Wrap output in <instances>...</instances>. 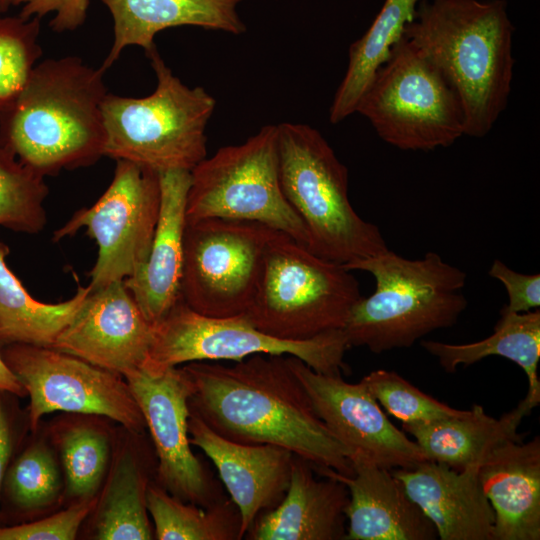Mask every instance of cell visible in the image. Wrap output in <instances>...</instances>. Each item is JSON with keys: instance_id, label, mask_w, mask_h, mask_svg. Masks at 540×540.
<instances>
[{"instance_id": "obj_1", "label": "cell", "mask_w": 540, "mask_h": 540, "mask_svg": "<svg viewBox=\"0 0 540 540\" xmlns=\"http://www.w3.org/2000/svg\"><path fill=\"white\" fill-rule=\"evenodd\" d=\"M189 410L220 436L290 450L315 467L354 474L350 452L317 416L288 355L255 354L232 366L190 362Z\"/></svg>"}, {"instance_id": "obj_2", "label": "cell", "mask_w": 540, "mask_h": 540, "mask_svg": "<svg viewBox=\"0 0 540 540\" xmlns=\"http://www.w3.org/2000/svg\"><path fill=\"white\" fill-rule=\"evenodd\" d=\"M513 33L505 0H421L405 26L404 37L457 95L465 135L488 134L507 106Z\"/></svg>"}, {"instance_id": "obj_3", "label": "cell", "mask_w": 540, "mask_h": 540, "mask_svg": "<svg viewBox=\"0 0 540 540\" xmlns=\"http://www.w3.org/2000/svg\"><path fill=\"white\" fill-rule=\"evenodd\" d=\"M104 72L77 56L38 62L0 118V144L43 177L95 164L104 156Z\"/></svg>"}, {"instance_id": "obj_4", "label": "cell", "mask_w": 540, "mask_h": 540, "mask_svg": "<svg viewBox=\"0 0 540 540\" xmlns=\"http://www.w3.org/2000/svg\"><path fill=\"white\" fill-rule=\"evenodd\" d=\"M343 266L375 280L374 292L356 302L342 328L349 347L375 354L411 347L430 332L453 326L467 307L466 273L436 252L407 259L387 250Z\"/></svg>"}, {"instance_id": "obj_5", "label": "cell", "mask_w": 540, "mask_h": 540, "mask_svg": "<svg viewBox=\"0 0 540 540\" xmlns=\"http://www.w3.org/2000/svg\"><path fill=\"white\" fill-rule=\"evenodd\" d=\"M283 194L305 224L308 249L340 264L389 250L379 228L362 219L348 196V171L315 128L277 124Z\"/></svg>"}, {"instance_id": "obj_6", "label": "cell", "mask_w": 540, "mask_h": 540, "mask_svg": "<svg viewBox=\"0 0 540 540\" xmlns=\"http://www.w3.org/2000/svg\"><path fill=\"white\" fill-rule=\"evenodd\" d=\"M145 53L155 72L156 88L141 98L106 95L104 156L159 173L191 171L207 155L206 128L216 100L200 86L185 85L156 46Z\"/></svg>"}, {"instance_id": "obj_7", "label": "cell", "mask_w": 540, "mask_h": 540, "mask_svg": "<svg viewBox=\"0 0 540 540\" xmlns=\"http://www.w3.org/2000/svg\"><path fill=\"white\" fill-rule=\"evenodd\" d=\"M361 297L358 281L343 264L281 233L267 247L255 294L243 315L270 336L305 340L342 329Z\"/></svg>"}, {"instance_id": "obj_8", "label": "cell", "mask_w": 540, "mask_h": 540, "mask_svg": "<svg viewBox=\"0 0 540 540\" xmlns=\"http://www.w3.org/2000/svg\"><path fill=\"white\" fill-rule=\"evenodd\" d=\"M378 136L401 150L448 147L464 134L463 112L442 74L403 36L356 106Z\"/></svg>"}, {"instance_id": "obj_9", "label": "cell", "mask_w": 540, "mask_h": 540, "mask_svg": "<svg viewBox=\"0 0 540 540\" xmlns=\"http://www.w3.org/2000/svg\"><path fill=\"white\" fill-rule=\"evenodd\" d=\"M186 220L254 221L308 248L307 228L285 198L279 177L277 125H265L239 145L225 146L191 171Z\"/></svg>"}, {"instance_id": "obj_10", "label": "cell", "mask_w": 540, "mask_h": 540, "mask_svg": "<svg viewBox=\"0 0 540 540\" xmlns=\"http://www.w3.org/2000/svg\"><path fill=\"white\" fill-rule=\"evenodd\" d=\"M342 329L305 340L270 336L242 314L211 317L188 307L181 299L153 325V337L144 369L159 373L184 363L205 360L240 361L255 354L291 355L314 371L341 374L349 349Z\"/></svg>"}, {"instance_id": "obj_11", "label": "cell", "mask_w": 540, "mask_h": 540, "mask_svg": "<svg viewBox=\"0 0 540 540\" xmlns=\"http://www.w3.org/2000/svg\"><path fill=\"white\" fill-rule=\"evenodd\" d=\"M281 231L254 221L187 222L181 298L211 317L242 315L255 294L267 247Z\"/></svg>"}, {"instance_id": "obj_12", "label": "cell", "mask_w": 540, "mask_h": 540, "mask_svg": "<svg viewBox=\"0 0 540 540\" xmlns=\"http://www.w3.org/2000/svg\"><path fill=\"white\" fill-rule=\"evenodd\" d=\"M159 172L116 160L113 179L91 206L76 211L53 233L58 242L82 227L98 246L89 272L91 290L135 275L146 263L160 210Z\"/></svg>"}, {"instance_id": "obj_13", "label": "cell", "mask_w": 540, "mask_h": 540, "mask_svg": "<svg viewBox=\"0 0 540 540\" xmlns=\"http://www.w3.org/2000/svg\"><path fill=\"white\" fill-rule=\"evenodd\" d=\"M1 353L29 395L32 428L54 411L105 416L136 434L146 427L121 375L51 347L9 344Z\"/></svg>"}, {"instance_id": "obj_14", "label": "cell", "mask_w": 540, "mask_h": 540, "mask_svg": "<svg viewBox=\"0 0 540 540\" xmlns=\"http://www.w3.org/2000/svg\"><path fill=\"white\" fill-rule=\"evenodd\" d=\"M124 379L150 431L159 486L183 502L204 508L226 499L220 483L191 450L188 418L192 384L183 367L159 373L141 368Z\"/></svg>"}, {"instance_id": "obj_15", "label": "cell", "mask_w": 540, "mask_h": 540, "mask_svg": "<svg viewBox=\"0 0 540 540\" xmlns=\"http://www.w3.org/2000/svg\"><path fill=\"white\" fill-rule=\"evenodd\" d=\"M288 359L317 416L350 452L351 463L363 460L395 469L428 460L418 444L390 422L362 381L349 383L341 374L319 373L295 356Z\"/></svg>"}, {"instance_id": "obj_16", "label": "cell", "mask_w": 540, "mask_h": 540, "mask_svg": "<svg viewBox=\"0 0 540 540\" xmlns=\"http://www.w3.org/2000/svg\"><path fill=\"white\" fill-rule=\"evenodd\" d=\"M152 337L153 325L116 281L90 290L51 348L124 378L145 366Z\"/></svg>"}, {"instance_id": "obj_17", "label": "cell", "mask_w": 540, "mask_h": 540, "mask_svg": "<svg viewBox=\"0 0 540 540\" xmlns=\"http://www.w3.org/2000/svg\"><path fill=\"white\" fill-rule=\"evenodd\" d=\"M188 433L191 445L200 448L213 462L237 506L244 538L255 519L276 507L284 497L294 454L271 444H243L226 439L191 411Z\"/></svg>"}, {"instance_id": "obj_18", "label": "cell", "mask_w": 540, "mask_h": 540, "mask_svg": "<svg viewBox=\"0 0 540 540\" xmlns=\"http://www.w3.org/2000/svg\"><path fill=\"white\" fill-rule=\"evenodd\" d=\"M312 466V465H311ZM350 477L312 466L314 472L344 483L349 492L343 540H434L437 532L430 519L408 496L391 469L352 461Z\"/></svg>"}, {"instance_id": "obj_19", "label": "cell", "mask_w": 540, "mask_h": 540, "mask_svg": "<svg viewBox=\"0 0 540 540\" xmlns=\"http://www.w3.org/2000/svg\"><path fill=\"white\" fill-rule=\"evenodd\" d=\"M479 466L458 470L425 460L391 470L441 540H494V512L479 481Z\"/></svg>"}, {"instance_id": "obj_20", "label": "cell", "mask_w": 540, "mask_h": 540, "mask_svg": "<svg viewBox=\"0 0 540 540\" xmlns=\"http://www.w3.org/2000/svg\"><path fill=\"white\" fill-rule=\"evenodd\" d=\"M159 217L144 266L123 280L145 318L156 324L182 299L186 202L191 173L160 172Z\"/></svg>"}, {"instance_id": "obj_21", "label": "cell", "mask_w": 540, "mask_h": 540, "mask_svg": "<svg viewBox=\"0 0 540 540\" xmlns=\"http://www.w3.org/2000/svg\"><path fill=\"white\" fill-rule=\"evenodd\" d=\"M294 455L288 489L273 509L261 513L247 531L252 540H340L346 534V485L322 476Z\"/></svg>"}, {"instance_id": "obj_22", "label": "cell", "mask_w": 540, "mask_h": 540, "mask_svg": "<svg viewBox=\"0 0 540 540\" xmlns=\"http://www.w3.org/2000/svg\"><path fill=\"white\" fill-rule=\"evenodd\" d=\"M478 476L494 512V540H539V436L497 447L480 463Z\"/></svg>"}, {"instance_id": "obj_23", "label": "cell", "mask_w": 540, "mask_h": 540, "mask_svg": "<svg viewBox=\"0 0 540 540\" xmlns=\"http://www.w3.org/2000/svg\"><path fill=\"white\" fill-rule=\"evenodd\" d=\"M113 18V43L101 68L106 71L128 46L145 52L162 30L190 25L233 35L246 31L237 6L244 0H100Z\"/></svg>"}, {"instance_id": "obj_24", "label": "cell", "mask_w": 540, "mask_h": 540, "mask_svg": "<svg viewBox=\"0 0 540 540\" xmlns=\"http://www.w3.org/2000/svg\"><path fill=\"white\" fill-rule=\"evenodd\" d=\"M537 407L526 397L500 418L492 417L481 405H473L460 416L430 422L403 423L428 460L461 470L479 464L493 450L509 441H522L518 434L524 417Z\"/></svg>"}, {"instance_id": "obj_25", "label": "cell", "mask_w": 540, "mask_h": 540, "mask_svg": "<svg viewBox=\"0 0 540 540\" xmlns=\"http://www.w3.org/2000/svg\"><path fill=\"white\" fill-rule=\"evenodd\" d=\"M500 319L494 332L485 339L464 344H451L435 340H424L421 346L437 358L440 366L448 373L460 365L469 366L488 356H501L523 369L528 378L526 398L536 406L540 403V311L525 313L500 311Z\"/></svg>"}, {"instance_id": "obj_26", "label": "cell", "mask_w": 540, "mask_h": 540, "mask_svg": "<svg viewBox=\"0 0 540 540\" xmlns=\"http://www.w3.org/2000/svg\"><path fill=\"white\" fill-rule=\"evenodd\" d=\"M9 247L0 242V346L28 344L52 347L90 292L78 286L75 294L59 303L34 299L8 267Z\"/></svg>"}, {"instance_id": "obj_27", "label": "cell", "mask_w": 540, "mask_h": 540, "mask_svg": "<svg viewBox=\"0 0 540 540\" xmlns=\"http://www.w3.org/2000/svg\"><path fill=\"white\" fill-rule=\"evenodd\" d=\"M421 0H385L364 35L348 51L346 73L329 110V120L338 124L355 113L360 97L392 47L404 36Z\"/></svg>"}, {"instance_id": "obj_28", "label": "cell", "mask_w": 540, "mask_h": 540, "mask_svg": "<svg viewBox=\"0 0 540 540\" xmlns=\"http://www.w3.org/2000/svg\"><path fill=\"white\" fill-rule=\"evenodd\" d=\"M146 506L159 540H239L241 516L226 498L210 507L183 502L159 485H148Z\"/></svg>"}, {"instance_id": "obj_29", "label": "cell", "mask_w": 540, "mask_h": 540, "mask_svg": "<svg viewBox=\"0 0 540 540\" xmlns=\"http://www.w3.org/2000/svg\"><path fill=\"white\" fill-rule=\"evenodd\" d=\"M147 478L141 465L126 452L115 466L96 520L101 540H147L154 532L146 506Z\"/></svg>"}, {"instance_id": "obj_30", "label": "cell", "mask_w": 540, "mask_h": 540, "mask_svg": "<svg viewBox=\"0 0 540 540\" xmlns=\"http://www.w3.org/2000/svg\"><path fill=\"white\" fill-rule=\"evenodd\" d=\"M45 177L21 163L0 144V226L38 234L47 224Z\"/></svg>"}, {"instance_id": "obj_31", "label": "cell", "mask_w": 540, "mask_h": 540, "mask_svg": "<svg viewBox=\"0 0 540 540\" xmlns=\"http://www.w3.org/2000/svg\"><path fill=\"white\" fill-rule=\"evenodd\" d=\"M40 19L0 17V118L18 98L42 56Z\"/></svg>"}, {"instance_id": "obj_32", "label": "cell", "mask_w": 540, "mask_h": 540, "mask_svg": "<svg viewBox=\"0 0 540 540\" xmlns=\"http://www.w3.org/2000/svg\"><path fill=\"white\" fill-rule=\"evenodd\" d=\"M59 490L57 465L50 452L41 445L27 448L9 464L2 486V492L11 504L22 510L48 505Z\"/></svg>"}, {"instance_id": "obj_33", "label": "cell", "mask_w": 540, "mask_h": 540, "mask_svg": "<svg viewBox=\"0 0 540 540\" xmlns=\"http://www.w3.org/2000/svg\"><path fill=\"white\" fill-rule=\"evenodd\" d=\"M361 381L377 402L402 423L430 422L466 412L427 395L394 371L374 370Z\"/></svg>"}, {"instance_id": "obj_34", "label": "cell", "mask_w": 540, "mask_h": 540, "mask_svg": "<svg viewBox=\"0 0 540 540\" xmlns=\"http://www.w3.org/2000/svg\"><path fill=\"white\" fill-rule=\"evenodd\" d=\"M107 437L91 427H74L61 441L68 492L89 499L98 489L109 458Z\"/></svg>"}, {"instance_id": "obj_35", "label": "cell", "mask_w": 540, "mask_h": 540, "mask_svg": "<svg viewBox=\"0 0 540 540\" xmlns=\"http://www.w3.org/2000/svg\"><path fill=\"white\" fill-rule=\"evenodd\" d=\"M94 504L85 499L39 521L0 527V540H72Z\"/></svg>"}, {"instance_id": "obj_36", "label": "cell", "mask_w": 540, "mask_h": 540, "mask_svg": "<svg viewBox=\"0 0 540 540\" xmlns=\"http://www.w3.org/2000/svg\"><path fill=\"white\" fill-rule=\"evenodd\" d=\"M488 274L500 281L508 294V304L502 309L508 312L525 313L540 306V275L522 274L510 269L502 261H493Z\"/></svg>"}, {"instance_id": "obj_37", "label": "cell", "mask_w": 540, "mask_h": 540, "mask_svg": "<svg viewBox=\"0 0 540 540\" xmlns=\"http://www.w3.org/2000/svg\"><path fill=\"white\" fill-rule=\"evenodd\" d=\"M21 5L20 17L38 18L54 13L50 27L56 32L73 31L86 20L89 0H16Z\"/></svg>"}, {"instance_id": "obj_38", "label": "cell", "mask_w": 540, "mask_h": 540, "mask_svg": "<svg viewBox=\"0 0 540 540\" xmlns=\"http://www.w3.org/2000/svg\"><path fill=\"white\" fill-rule=\"evenodd\" d=\"M0 392V499L2 486L13 451V436L8 415Z\"/></svg>"}, {"instance_id": "obj_39", "label": "cell", "mask_w": 540, "mask_h": 540, "mask_svg": "<svg viewBox=\"0 0 540 540\" xmlns=\"http://www.w3.org/2000/svg\"><path fill=\"white\" fill-rule=\"evenodd\" d=\"M0 392L25 396L26 390L5 363L0 349Z\"/></svg>"}, {"instance_id": "obj_40", "label": "cell", "mask_w": 540, "mask_h": 540, "mask_svg": "<svg viewBox=\"0 0 540 540\" xmlns=\"http://www.w3.org/2000/svg\"><path fill=\"white\" fill-rule=\"evenodd\" d=\"M16 0H0V14L7 12L12 6L15 5Z\"/></svg>"}]
</instances>
